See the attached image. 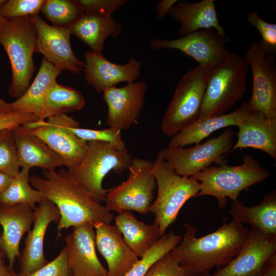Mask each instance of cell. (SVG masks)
<instances>
[{
	"label": "cell",
	"mask_w": 276,
	"mask_h": 276,
	"mask_svg": "<svg viewBox=\"0 0 276 276\" xmlns=\"http://www.w3.org/2000/svg\"><path fill=\"white\" fill-rule=\"evenodd\" d=\"M185 226L183 238L171 252L186 276H206L213 268L227 265L239 254L250 232L233 220L224 221L215 232L198 238L194 225L187 223Z\"/></svg>",
	"instance_id": "cell-1"
},
{
	"label": "cell",
	"mask_w": 276,
	"mask_h": 276,
	"mask_svg": "<svg viewBox=\"0 0 276 276\" xmlns=\"http://www.w3.org/2000/svg\"><path fill=\"white\" fill-rule=\"evenodd\" d=\"M42 174L43 178L32 175L30 183L57 207L60 215L58 237L62 229L71 227L97 222L110 224L113 216L110 211L95 200L68 170H43Z\"/></svg>",
	"instance_id": "cell-2"
},
{
	"label": "cell",
	"mask_w": 276,
	"mask_h": 276,
	"mask_svg": "<svg viewBox=\"0 0 276 276\" xmlns=\"http://www.w3.org/2000/svg\"><path fill=\"white\" fill-rule=\"evenodd\" d=\"M37 36L31 16L0 17V44L7 54L12 73L8 92L16 99L29 88L36 70L33 56L37 52Z\"/></svg>",
	"instance_id": "cell-3"
},
{
	"label": "cell",
	"mask_w": 276,
	"mask_h": 276,
	"mask_svg": "<svg viewBox=\"0 0 276 276\" xmlns=\"http://www.w3.org/2000/svg\"><path fill=\"white\" fill-rule=\"evenodd\" d=\"M248 67L244 58L230 52L212 67L198 119L228 113L245 93Z\"/></svg>",
	"instance_id": "cell-4"
},
{
	"label": "cell",
	"mask_w": 276,
	"mask_h": 276,
	"mask_svg": "<svg viewBox=\"0 0 276 276\" xmlns=\"http://www.w3.org/2000/svg\"><path fill=\"white\" fill-rule=\"evenodd\" d=\"M269 175L257 159L247 155L243 157L241 165L230 166L222 161L218 166H211L192 176L200 183L196 197H214L219 206L223 208L228 198L237 200L243 190L266 180Z\"/></svg>",
	"instance_id": "cell-5"
},
{
	"label": "cell",
	"mask_w": 276,
	"mask_h": 276,
	"mask_svg": "<svg viewBox=\"0 0 276 276\" xmlns=\"http://www.w3.org/2000/svg\"><path fill=\"white\" fill-rule=\"evenodd\" d=\"M152 172L156 181L157 194L149 212L155 215L154 223L162 237L175 221L185 203L196 197L200 183L193 176H181L176 173L160 151L153 162Z\"/></svg>",
	"instance_id": "cell-6"
},
{
	"label": "cell",
	"mask_w": 276,
	"mask_h": 276,
	"mask_svg": "<svg viewBox=\"0 0 276 276\" xmlns=\"http://www.w3.org/2000/svg\"><path fill=\"white\" fill-rule=\"evenodd\" d=\"M87 142L80 163L67 170L79 184L100 202L105 200L107 192L102 186L104 177L111 171L121 174L128 170L133 157L127 149H119L111 143Z\"/></svg>",
	"instance_id": "cell-7"
},
{
	"label": "cell",
	"mask_w": 276,
	"mask_h": 276,
	"mask_svg": "<svg viewBox=\"0 0 276 276\" xmlns=\"http://www.w3.org/2000/svg\"><path fill=\"white\" fill-rule=\"evenodd\" d=\"M212 67L198 65L179 81L161 121L165 135L172 137L198 119Z\"/></svg>",
	"instance_id": "cell-8"
},
{
	"label": "cell",
	"mask_w": 276,
	"mask_h": 276,
	"mask_svg": "<svg viewBox=\"0 0 276 276\" xmlns=\"http://www.w3.org/2000/svg\"><path fill=\"white\" fill-rule=\"evenodd\" d=\"M153 162L133 158L127 179L120 185L107 189L105 207L118 213L134 211L146 215L153 202L157 184L152 172Z\"/></svg>",
	"instance_id": "cell-9"
},
{
	"label": "cell",
	"mask_w": 276,
	"mask_h": 276,
	"mask_svg": "<svg viewBox=\"0 0 276 276\" xmlns=\"http://www.w3.org/2000/svg\"><path fill=\"white\" fill-rule=\"evenodd\" d=\"M274 52L261 41L251 44L244 60L251 70L252 91L249 110L276 118V61Z\"/></svg>",
	"instance_id": "cell-10"
},
{
	"label": "cell",
	"mask_w": 276,
	"mask_h": 276,
	"mask_svg": "<svg viewBox=\"0 0 276 276\" xmlns=\"http://www.w3.org/2000/svg\"><path fill=\"white\" fill-rule=\"evenodd\" d=\"M235 131L232 128L221 134L189 148L166 147L160 151L176 173L181 176H194L214 163L219 165L222 157L232 147Z\"/></svg>",
	"instance_id": "cell-11"
},
{
	"label": "cell",
	"mask_w": 276,
	"mask_h": 276,
	"mask_svg": "<svg viewBox=\"0 0 276 276\" xmlns=\"http://www.w3.org/2000/svg\"><path fill=\"white\" fill-rule=\"evenodd\" d=\"M25 126L57 153L68 169L81 161L88 142L79 137L71 130L72 127H80V123L66 113L51 117L47 121L39 119Z\"/></svg>",
	"instance_id": "cell-12"
},
{
	"label": "cell",
	"mask_w": 276,
	"mask_h": 276,
	"mask_svg": "<svg viewBox=\"0 0 276 276\" xmlns=\"http://www.w3.org/2000/svg\"><path fill=\"white\" fill-rule=\"evenodd\" d=\"M229 40L215 30H198L178 38H154L149 42L153 50L175 49L193 58L199 65L213 66L229 52L226 44Z\"/></svg>",
	"instance_id": "cell-13"
},
{
	"label": "cell",
	"mask_w": 276,
	"mask_h": 276,
	"mask_svg": "<svg viewBox=\"0 0 276 276\" xmlns=\"http://www.w3.org/2000/svg\"><path fill=\"white\" fill-rule=\"evenodd\" d=\"M31 17L37 32V52L61 71L68 70L75 74L80 73L85 63L73 52L70 29L50 25L39 15Z\"/></svg>",
	"instance_id": "cell-14"
},
{
	"label": "cell",
	"mask_w": 276,
	"mask_h": 276,
	"mask_svg": "<svg viewBox=\"0 0 276 276\" xmlns=\"http://www.w3.org/2000/svg\"><path fill=\"white\" fill-rule=\"evenodd\" d=\"M276 252V235L251 227L239 254L225 266L206 276H261L267 260Z\"/></svg>",
	"instance_id": "cell-15"
},
{
	"label": "cell",
	"mask_w": 276,
	"mask_h": 276,
	"mask_svg": "<svg viewBox=\"0 0 276 276\" xmlns=\"http://www.w3.org/2000/svg\"><path fill=\"white\" fill-rule=\"evenodd\" d=\"M146 90L145 82L134 81L103 91V99L108 107L107 125L121 131L130 128L140 117Z\"/></svg>",
	"instance_id": "cell-16"
},
{
	"label": "cell",
	"mask_w": 276,
	"mask_h": 276,
	"mask_svg": "<svg viewBox=\"0 0 276 276\" xmlns=\"http://www.w3.org/2000/svg\"><path fill=\"white\" fill-rule=\"evenodd\" d=\"M34 219L32 229L25 240V247L20 252L19 271L21 274L31 273L48 262L44 254V239L50 224L58 223L60 215L57 207L44 199L34 210Z\"/></svg>",
	"instance_id": "cell-17"
},
{
	"label": "cell",
	"mask_w": 276,
	"mask_h": 276,
	"mask_svg": "<svg viewBox=\"0 0 276 276\" xmlns=\"http://www.w3.org/2000/svg\"><path fill=\"white\" fill-rule=\"evenodd\" d=\"M84 78L86 82L99 93L116 86L121 82H134L141 76V62L131 58L128 62L119 64L108 60L102 52L84 53Z\"/></svg>",
	"instance_id": "cell-18"
},
{
	"label": "cell",
	"mask_w": 276,
	"mask_h": 276,
	"mask_svg": "<svg viewBox=\"0 0 276 276\" xmlns=\"http://www.w3.org/2000/svg\"><path fill=\"white\" fill-rule=\"evenodd\" d=\"M65 242L73 276H107L96 254L93 224L74 227Z\"/></svg>",
	"instance_id": "cell-19"
},
{
	"label": "cell",
	"mask_w": 276,
	"mask_h": 276,
	"mask_svg": "<svg viewBox=\"0 0 276 276\" xmlns=\"http://www.w3.org/2000/svg\"><path fill=\"white\" fill-rule=\"evenodd\" d=\"M94 226L96 247L107 263V276H124L139 257L126 244L116 225L97 222Z\"/></svg>",
	"instance_id": "cell-20"
},
{
	"label": "cell",
	"mask_w": 276,
	"mask_h": 276,
	"mask_svg": "<svg viewBox=\"0 0 276 276\" xmlns=\"http://www.w3.org/2000/svg\"><path fill=\"white\" fill-rule=\"evenodd\" d=\"M34 219V210L27 205H0V252L8 260V265L12 270H14L16 259L20 255L21 238L30 230Z\"/></svg>",
	"instance_id": "cell-21"
},
{
	"label": "cell",
	"mask_w": 276,
	"mask_h": 276,
	"mask_svg": "<svg viewBox=\"0 0 276 276\" xmlns=\"http://www.w3.org/2000/svg\"><path fill=\"white\" fill-rule=\"evenodd\" d=\"M237 127L238 141L232 151L252 148L263 151L276 159V118L249 110Z\"/></svg>",
	"instance_id": "cell-22"
},
{
	"label": "cell",
	"mask_w": 276,
	"mask_h": 276,
	"mask_svg": "<svg viewBox=\"0 0 276 276\" xmlns=\"http://www.w3.org/2000/svg\"><path fill=\"white\" fill-rule=\"evenodd\" d=\"M168 14L179 24L178 34L180 37L198 30L211 29L226 36L225 30L220 24L214 0L178 2Z\"/></svg>",
	"instance_id": "cell-23"
},
{
	"label": "cell",
	"mask_w": 276,
	"mask_h": 276,
	"mask_svg": "<svg viewBox=\"0 0 276 276\" xmlns=\"http://www.w3.org/2000/svg\"><path fill=\"white\" fill-rule=\"evenodd\" d=\"M20 167L56 170L64 166L60 157L31 130L22 125L12 129Z\"/></svg>",
	"instance_id": "cell-24"
},
{
	"label": "cell",
	"mask_w": 276,
	"mask_h": 276,
	"mask_svg": "<svg viewBox=\"0 0 276 276\" xmlns=\"http://www.w3.org/2000/svg\"><path fill=\"white\" fill-rule=\"evenodd\" d=\"M249 110L247 102H244L234 111L220 116L197 119L169 141L168 147H184L198 144L214 131L229 126H238Z\"/></svg>",
	"instance_id": "cell-25"
},
{
	"label": "cell",
	"mask_w": 276,
	"mask_h": 276,
	"mask_svg": "<svg viewBox=\"0 0 276 276\" xmlns=\"http://www.w3.org/2000/svg\"><path fill=\"white\" fill-rule=\"evenodd\" d=\"M61 71L42 58L39 71L25 93L9 103L10 110L32 113L39 119H46L44 99L49 88L56 81Z\"/></svg>",
	"instance_id": "cell-26"
},
{
	"label": "cell",
	"mask_w": 276,
	"mask_h": 276,
	"mask_svg": "<svg viewBox=\"0 0 276 276\" xmlns=\"http://www.w3.org/2000/svg\"><path fill=\"white\" fill-rule=\"evenodd\" d=\"M228 214L240 224H248L264 234L276 235V192L265 195L260 202L247 206L240 200L232 201Z\"/></svg>",
	"instance_id": "cell-27"
},
{
	"label": "cell",
	"mask_w": 276,
	"mask_h": 276,
	"mask_svg": "<svg viewBox=\"0 0 276 276\" xmlns=\"http://www.w3.org/2000/svg\"><path fill=\"white\" fill-rule=\"evenodd\" d=\"M69 29L72 34L88 45L92 51L102 53L106 39L117 37L123 30L112 16L90 14H84Z\"/></svg>",
	"instance_id": "cell-28"
},
{
	"label": "cell",
	"mask_w": 276,
	"mask_h": 276,
	"mask_svg": "<svg viewBox=\"0 0 276 276\" xmlns=\"http://www.w3.org/2000/svg\"><path fill=\"white\" fill-rule=\"evenodd\" d=\"M115 225L126 244L139 258H142L161 237L155 224L140 221L130 211L119 213L115 217Z\"/></svg>",
	"instance_id": "cell-29"
},
{
	"label": "cell",
	"mask_w": 276,
	"mask_h": 276,
	"mask_svg": "<svg viewBox=\"0 0 276 276\" xmlns=\"http://www.w3.org/2000/svg\"><path fill=\"white\" fill-rule=\"evenodd\" d=\"M30 169L22 168L11 183L0 194V205L23 204L33 210L44 199L40 192L30 185Z\"/></svg>",
	"instance_id": "cell-30"
},
{
	"label": "cell",
	"mask_w": 276,
	"mask_h": 276,
	"mask_svg": "<svg viewBox=\"0 0 276 276\" xmlns=\"http://www.w3.org/2000/svg\"><path fill=\"white\" fill-rule=\"evenodd\" d=\"M85 104V98L80 92L56 81L49 88L45 97L44 108L46 119L80 110Z\"/></svg>",
	"instance_id": "cell-31"
},
{
	"label": "cell",
	"mask_w": 276,
	"mask_h": 276,
	"mask_svg": "<svg viewBox=\"0 0 276 276\" xmlns=\"http://www.w3.org/2000/svg\"><path fill=\"white\" fill-rule=\"evenodd\" d=\"M41 11L53 26L68 29L84 15L76 0H45Z\"/></svg>",
	"instance_id": "cell-32"
},
{
	"label": "cell",
	"mask_w": 276,
	"mask_h": 276,
	"mask_svg": "<svg viewBox=\"0 0 276 276\" xmlns=\"http://www.w3.org/2000/svg\"><path fill=\"white\" fill-rule=\"evenodd\" d=\"M181 239L180 235L173 232L164 234L124 276H144L150 267L161 257L171 251Z\"/></svg>",
	"instance_id": "cell-33"
},
{
	"label": "cell",
	"mask_w": 276,
	"mask_h": 276,
	"mask_svg": "<svg viewBox=\"0 0 276 276\" xmlns=\"http://www.w3.org/2000/svg\"><path fill=\"white\" fill-rule=\"evenodd\" d=\"M16 147L12 129L0 131V172L14 177L20 171Z\"/></svg>",
	"instance_id": "cell-34"
},
{
	"label": "cell",
	"mask_w": 276,
	"mask_h": 276,
	"mask_svg": "<svg viewBox=\"0 0 276 276\" xmlns=\"http://www.w3.org/2000/svg\"><path fill=\"white\" fill-rule=\"evenodd\" d=\"M45 0H8L0 7V17L17 18L38 15Z\"/></svg>",
	"instance_id": "cell-35"
},
{
	"label": "cell",
	"mask_w": 276,
	"mask_h": 276,
	"mask_svg": "<svg viewBox=\"0 0 276 276\" xmlns=\"http://www.w3.org/2000/svg\"><path fill=\"white\" fill-rule=\"evenodd\" d=\"M71 130L79 137L87 142H107L113 144L119 149H126L120 130L111 127L104 129H92L82 128L80 126L72 127Z\"/></svg>",
	"instance_id": "cell-36"
},
{
	"label": "cell",
	"mask_w": 276,
	"mask_h": 276,
	"mask_svg": "<svg viewBox=\"0 0 276 276\" xmlns=\"http://www.w3.org/2000/svg\"><path fill=\"white\" fill-rule=\"evenodd\" d=\"M17 273L18 276H73L65 247L54 260L35 271L27 274Z\"/></svg>",
	"instance_id": "cell-37"
},
{
	"label": "cell",
	"mask_w": 276,
	"mask_h": 276,
	"mask_svg": "<svg viewBox=\"0 0 276 276\" xmlns=\"http://www.w3.org/2000/svg\"><path fill=\"white\" fill-rule=\"evenodd\" d=\"M144 276H186L176 257L170 251L156 261Z\"/></svg>",
	"instance_id": "cell-38"
},
{
	"label": "cell",
	"mask_w": 276,
	"mask_h": 276,
	"mask_svg": "<svg viewBox=\"0 0 276 276\" xmlns=\"http://www.w3.org/2000/svg\"><path fill=\"white\" fill-rule=\"evenodd\" d=\"M84 14L112 16L116 11L125 5L127 0H76Z\"/></svg>",
	"instance_id": "cell-39"
},
{
	"label": "cell",
	"mask_w": 276,
	"mask_h": 276,
	"mask_svg": "<svg viewBox=\"0 0 276 276\" xmlns=\"http://www.w3.org/2000/svg\"><path fill=\"white\" fill-rule=\"evenodd\" d=\"M248 23L255 28L261 37V42L269 50L275 52L276 49V25L261 18L257 11L247 15Z\"/></svg>",
	"instance_id": "cell-40"
},
{
	"label": "cell",
	"mask_w": 276,
	"mask_h": 276,
	"mask_svg": "<svg viewBox=\"0 0 276 276\" xmlns=\"http://www.w3.org/2000/svg\"><path fill=\"white\" fill-rule=\"evenodd\" d=\"M35 114L21 111L0 110V131L13 129L18 126L38 121Z\"/></svg>",
	"instance_id": "cell-41"
},
{
	"label": "cell",
	"mask_w": 276,
	"mask_h": 276,
	"mask_svg": "<svg viewBox=\"0 0 276 276\" xmlns=\"http://www.w3.org/2000/svg\"><path fill=\"white\" fill-rule=\"evenodd\" d=\"M178 2L177 0H162L158 2L155 7L157 18H163Z\"/></svg>",
	"instance_id": "cell-42"
},
{
	"label": "cell",
	"mask_w": 276,
	"mask_h": 276,
	"mask_svg": "<svg viewBox=\"0 0 276 276\" xmlns=\"http://www.w3.org/2000/svg\"><path fill=\"white\" fill-rule=\"evenodd\" d=\"M261 276H276V252L266 261Z\"/></svg>",
	"instance_id": "cell-43"
},
{
	"label": "cell",
	"mask_w": 276,
	"mask_h": 276,
	"mask_svg": "<svg viewBox=\"0 0 276 276\" xmlns=\"http://www.w3.org/2000/svg\"><path fill=\"white\" fill-rule=\"evenodd\" d=\"M0 252V276H17V272L11 269L8 265L6 264Z\"/></svg>",
	"instance_id": "cell-44"
},
{
	"label": "cell",
	"mask_w": 276,
	"mask_h": 276,
	"mask_svg": "<svg viewBox=\"0 0 276 276\" xmlns=\"http://www.w3.org/2000/svg\"><path fill=\"white\" fill-rule=\"evenodd\" d=\"M13 177L0 172V194L11 183Z\"/></svg>",
	"instance_id": "cell-45"
},
{
	"label": "cell",
	"mask_w": 276,
	"mask_h": 276,
	"mask_svg": "<svg viewBox=\"0 0 276 276\" xmlns=\"http://www.w3.org/2000/svg\"><path fill=\"white\" fill-rule=\"evenodd\" d=\"M0 110H10L9 103L0 98Z\"/></svg>",
	"instance_id": "cell-46"
},
{
	"label": "cell",
	"mask_w": 276,
	"mask_h": 276,
	"mask_svg": "<svg viewBox=\"0 0 276 276\" xmlns=\"http://www.w3.org/2000/svg\"><path fill=\"white\" fill-rule=\"evenodd\" d=\"M6 0H0V7L5 3Z\"/></svg>",
	"instance_id": "cell-47"
},
{
	"label": "cell",
	"mask_w": 276,
	"mask_h": 276,
	"mask_svg": "<svg viewBox=\"0 0 276 276\" xmlns=\"http://www.w3.org/2000/svg\"><path fill=\"white\" fill-rule=\"evenodd\" d=\"M1 232H2V231L0 229V236H1Z\"/></svg>",
	"instance_id": "cell-48"
},
{
	"label": "cell",
	"mask_w": 276,
	"mask_h": 276,
	"mask_svg": "<svg viewBox=\"0 0 276 276\" xmlns=\"http://www.w3.org/2000/svg\"><path fill=\"white\" fill-rule=\"evenodd\" d=\"M17 276H18V273H17Z\"/></svg>",
	"instance_id": "cell-49"
}]
</instances>
